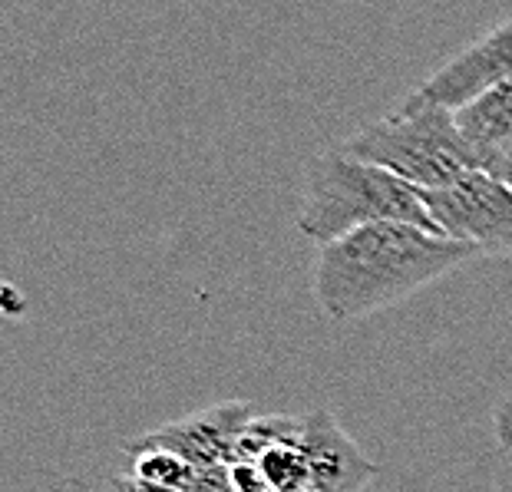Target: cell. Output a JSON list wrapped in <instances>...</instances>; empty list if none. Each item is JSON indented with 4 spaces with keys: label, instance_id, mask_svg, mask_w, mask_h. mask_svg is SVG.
I'll use <instances>...</instances> for the list:
<instances>
[{
    "label": "cell",
    "instance_id": "cell-3",
    "mask_svg": "<svg viewBox=\"0 0 512 492\" xmlns=\"http://www.w3.org/2000/svg\"><path fill=\"white\" fill-rule=\"evenodd\" d=\"M347 156L394 172L420 192L450 189L470 176L476 159L456 129L450 109L403 100L394 113L364 126L341 146Z\"/></svg>",
    "mask_w": 512,
    "mask_h": 492
},
{
    "label": "cell",
    "instance_id": "cell-10",
    "mask_svg": "<svg viewBox=\"0 0 512 492\" xmlns=\"http://www.w3.org/2000/svg\"><path fill=\"white\" fill-rule=\"evenodd\" d=\"M238 466H255L258 476L275 489V492H314L311 486V466L301 446V430L281 440L268 450H261L252 463H238Z\"/></svg>",
    "mask_w": 512,
    "mask_h": 492
},
{
    "label": "cell",
    "instance_id": "cell-14",
    "mask_svg": "<svg viewBox=\"0 0 512 492\" xmlns=\"http://www.w3.org/2000/svg\"><path fill=\"white\" fill-rule=\"evenodd\" d=\"M503 182H506V185H509V189H512V169L506 172V179H503Z\"/></svg>",
    "mask_w": 512,
    "mask_h": 492
},
{
    "label": "cell",
    "instance_id": "cell-2",
    "mask_svg": "<svg viewBox=\"0 0 512 492\" xmlns=\"http://www.w3.org/2000/svg\"><path fill=\"white\" fill-rule=\"evenodd\" d=\"M380 222L417 225L443 235L423 192L397 179L394 172L347 156L344 149L314 156L304 172L298 232L321 248Z\"/></svg>",
    "mask_w": 512,
    "mask_h": 492
},
{
    "label": "cell",
    "instance_id": "cell-5",
    "mask_svg": "<svg viewBox=\"0 0 512 492\" xmlns=\"http://www.w3.org/2000/svg\"><path fill=\"white\" fill-rule=\"evenodd\" d=\"M503 83H512V17L489 30L486 37L470 43L466 50H460L453 60H446L407 100L456 113L460 106Z\"/></svg>",
    "mask_w": 512,
    "mask_h": 492
},
{
    "label": "cell",
    "instance_id": "cell-12",
    "mask_svg": "<svg viewBox=\"0 0 512 492\" xmlns=\"http://www.w3.org/2000/svg\"><path fill=\"white\" fill-rule=\"evenodd\" d=\"M232 483H235V492H275L258 476L255 466H232Z\"/></svg>",
    "mask_w": 512,
    "mask_h": 492
},
{
    "label": "cell",
    "instance_id": "cell-9",
    "mask_svg": "<svg viewBox=\"0 0 512 492\" xmlns=\"http://www.w3.org/2000/svg\"><path fill=\"white\" fill-rule=\"evenodd\" d=\"M126 473L172 492H235L232 466H199L156 446H126Z\"/></svg>",
    "mask_w": 512,
    "mask_h": 492
},
{
    "label": "cell",
    "instance_id": "cell-13",
    "mask_svg": "<svg viewBox=\"0 0 512 492\" xmlns=\"http://www.w3.org/2000/svg\"><path fill=\"white\" fill-rule=\"evenodd\" d=\"M110 492H172V489H159V486H149V483H139L129 473H119L110 479Z\"/></svg>",
    "mask_w": 512,
    "mask_h": 492
},
{
    "label": "cell",
    "instance_id": "cell-7",
    "mask_svg": "<svg viewBox=\"0 0 512 492\" xmlns=\"http://www.w3.org/2000/svg\"><path fill=\"white\" fill-rule=\"evenodd\" d=\"M301 446L311 466L314 492H364L377 476V463L331 410L301 413Z\"/></svg>",
    "mask_w": 512,
    "mask_h": 492
},
{
    "label": "cell",
    "instance_id": "cell-8",
    "mask_svg": "<svg viewBox=\"0 0 512 492\" xmlns=\"http://www.w3.org/2000/svg\"><path fill=\"white\" fill-rule=\"evenodd\" d=\"M456 129L470 146L476 169L506 179L512 169V83L493 86L453 113Z\"/></svg>",
    "mask_w": 512,
    "mask_h": 492
},
{
    "label": "cell",
    "instance_id": "cell-6",
    "mask_svg": "<svg viewBox=\"0 0 512 492\" xmlns=\"http://www.w3.org/2000/svg\"><path fill=\"white\" fill-rule=\"evenodd\" d=\"M258 417L248 400H222L192 417L162 423L143 436H133L126 446H156V450L179 453L199 466H232L238 436Z\"/></svg>",
    "mask_w": 512,
    "mask_h": 492
},
{
    "label": "cell",
    "instance_id": "cell-11",
    "mask_svg": "<svg viewBox=\"0 0 512 492\" xmlns=\"http://www.w3.org/2000/svg\"><path fill=\"white\" fill-rule=\"evenodd\" d=\"M493 426H496V440L503 450H512V393L496 403L493 410Z\"/></svg>",
    "mask_w": 512,
    "mask_h": 492
},
{
    "label": "cell",
    "instance_id": "cell-4",
    "mask_svg": "<svg viewBox=\"0 0 512 492\" xmlns=\"http://www.w3.org/2000/svg\"><path fill=\"white\" fill-rule=\"evenodd\" d=\"M423 199L446 238L476 245L483 255H512V189L503 179L470 172Z\"/></svg>",
    "mask_w": 512,
    "mask_h": 492
},
{
    "label": "cell",
    "instance_id": "cell-1",
    "mask_svg": "<svg viewBox=\"0 0 512 492\" xmlns=\"http://www.w3.org/2000/svg\"><path fill=\"white\" fill-rule=\"evenodd\" d=\"M483 251L437 232L400 222L367 225L314 255V301L331 321H357L364 314L407 301L410 294L470 265Z\"/></svg>",
    "mask_w": 512,
    "mask_h": 492
}]
</instances>
